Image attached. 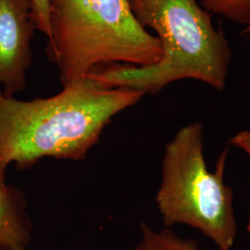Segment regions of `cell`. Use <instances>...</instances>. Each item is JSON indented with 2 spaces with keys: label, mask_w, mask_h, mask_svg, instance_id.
Instances as JSON below:
<instances>
[{
  "label": "cell",
  "mask_w": 250,
  "mask_h": 250,
  "mask_svg": "<svg viewBox=\"0 0 250 250\" xmlns=\"http://www.w3.org/2000/svg\"><path fill=\"white\" fill-rule=\"evenodd\" d=\"M203 126L182 127L165 146L156 202L165 226L186 224L197 229L220 250H231L237 235L232 188L224 182L225 148L216 170L203 154Z\"/></svg>",
  "instance_id": "cell-4"
},
{
  "label": "cell",
  "mask_w": 250,
  "mask_h": 250,
  "mask_svg": "<svg viewBox=\"0 0 250 250\" xmlns=\"http://www.w3.org/2000/svg\"><path fill=\"white\" fill-rule=\"evenodd\" d=\"M243 34H244V35H250V25L245 28V30H244V32H243Z\"/></svg>",
  "instance_id": "cell-11"
},
{
  "label": "cell",
  "mask_w": 250,
  "mask_h": 250,
  "mask_svg": "<svg viewBox=\"0 0 250 250\" xmlns=\"http://www.w3.org/2000/svg\"><path fill=\"white\" fill-rule=\"evenodd\" d=\"M231 143L247 152L250 157V131H243L232 138ZM247 230L250 233V215L247 224Z\"/></svg>",
  "instance_id": "cell-10"
},
{
  "label": "cell",
  "mask_w": 250,
  "mask_h": 250,
  "mask_svg": "<svg viewBox=\"0 0 250 250\" xmlns=\"http://www.w3.org/2000/svg\"><path fill=\"white\" fill-rule=\"evenodd\" d=\"M136 21L157 33L161 60L150 66L123 64L96 69L86 77L106 87L156 94L171 83L200 81L221 91L226 84L232 50L212 14L199 0H128Z\"/></svg>",
  "instance_id": "cell-2"
},
{
  "label": "cell",
  "mask_w": 250,
  "mask_h": 250,
  "mask_svg": "<svg viewBox=\"0 0 250 250\" xmlns=\"http://www.w3.org/2000/svg\"><path fill=\"white\" fill-rule=\"evenodd\" d=\"M140 231L141 239L134 250H199L197 240L180 237L170 229L156 231L142 223Z\"/></svg>",
  "instance_id": "cell-7"
},
{
  "label": "cell",
  "mask_w": 250,
  "mask_h": 250,
  "mask_svg": "<svg viewBox=\"0 0 250 250\" xmlns=\"http://www.w3.org/2000/svg\"><path fill=\"white\" fill-rule=\"evenodd\" d=\"M25 194L0 181V250H32L33 224Z\"/></svg>",
  "instance_id": "cell-6"
},
{
  "label": "cell",
  "mask_w": 250,
  "mask_h": 250,
  "mask_svg": "<svg viewBox=\"0 0 250 250\" xmlns=\"http://www.w3.org/2000/svg\"><path fill=\"white\" fill-rule=\"evenodd\" d=\"M36 30L31 0H0V89L7 97L26 88Z\"/></svg>",
  "instance_id": "cell-5"
},
{
  "label": "cell",
  "mask_w": 250,
  "mask_h": 250,
  "mask_svg": "<svg viewBox=\"0 0 250 250\" xmlns=\"http://www.w3.org/2000/svg\"><path fill=\"white\" fill-rule=\"evenodd\" d=\"M49 7L45 52L63 87L100 67H146L161 60L160 40L134 18L128 0H49Z\"/></svg>",
  "instance_id": "cell-3"
},
{
  "label": "cell",
  "mask_w": 250,
  "mask_h": 250,
  "mask_svg": "<svg viewBox=\"0 0 250 250\" xmlns=\"http://www.w3.org/2000/svg\"><path fill=\"white\" fill-rule=\"evenodd\" d=\"M145 95L89 77L45 99L19 100L0 89V181L12 164L25 170L45 158L84 160L112 119Z\"/></svg>",
  "instance_id": "cell-1"
},
{
  "label": "cell",
  "mask_w": 250,
  "mask_h": 250,
  "mask_svg": "<svg viewBox=\"0 0 250 250\" xmlns=\"http://www.w3.org/2000/svg\"><path fill=\"white\" fill-rule=\"evenodd\" d=\"M204 9L245 28L250 25V0H199Z\"/></svg>",
  "instance_id": "cell-8"
},
{
  "label": "cell",
  "mask_w": 250,
  "mask_h": 250,
  "mask_svg": "<svg viewBox=\"0 0 250 250\" xmlns=\"http://www.w3.org/2000/svg\"><path fill=\"white\" fill-rule=\"evenodd\" d=\"M31 3L36 29L43 33L47 40H49L51 37L49 0H31Z\"/></svg>",
  "instance_id": "cell-9"
}]
</instances>
